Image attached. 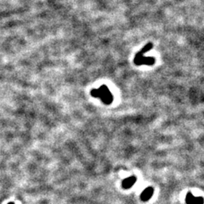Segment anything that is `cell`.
Segmentation results:
<instances>
[{
  "label": "cell",
  "mask_w": 204,
  "mask_h": 204,
  "mask_svg": "<svg viewBox=\"0 0 204 204\" xmlns=\"http://www.w3.org/2000/svg\"><path fill=\"white\" fill-rule=\"evenodd\" d=\"M154 193V189L152 187H147V189L144 190V191L141 193L140 195V199L143 202H147L148 200H150L151 198V196Z\"/></svg>",
  "instance_id": "5b68a950"
},
{
  "label": "cell",
  "mask_w": 204,
  "mask_h": 204,
  "mask_svg": "<svg viewBox=\"0 0 204 204\" xmlns=\"http://www.w3.org/2000/svg\"><path fill=\"white\" fill-rule=\"evenodd\" d=\"M91 95L95 98H100L106 105H110L113 100L112 94L106 85L100 86L98 89H93L91 91Z\"/></svg>",
  "instance_id": "6da1fadb"
},
{
  "label": "cell",
  "mask_w": 204,
  "mask_h": 204,
  "mask_svg": "<svg viewBox=\"0 0 204 204\" xmlns=\"http://www.w3.org/2000/svg\"><path fill=\"white\" fill-rule=\"evenodd\" d=\"M9 204H15V203H14V202H9Z\"/></svg>",
  "instance_id": "8992f818"
},
{
  "label": "cell",
  "mask_w": 204,
  "mask_h": 204,
  "mask_svg": "<svg viewBox=\"0 0 204 204\" xmlns=\"http://www.w3.org/2000/svg\"><path fill=\"white\" fill-rule=\"evenodd\" d=\"M136 181H137V177L135 175H132L131 177L123 180V182H122V186H123V189H129L135 185Z\"/></svg>",
  "instance_id": "277c9868"
},
{
  "label": "cell",
  "mask_w": 204,
  "mask_h": 204,
  "mask_svg": "<svg viewBox=\"0 0 204 204\" xmlns=\"http://www.w3.org/2000/svg\"><path fill=\"white\" fill-rule=\"evenodd\" d=\"M135 64L137 65H153L155 63V59L152 57H145L143 56L141 52L135 54L134 59Z\"/></svg>",
  "instance_id": "7a4b0ae2"
},
{
  "label": "cell",
  "mask_w": 204,
  "mask_h": 204,
  "mask_svg": "<svg viewBox=\"0 0 204 204\" xmlns=\"http://www.w3.org/2000/svg\"><path fill=\"white\" fill-rule=\"evenodd\" d=\"M186 204H203V198L202 196H194L191 192H188L185 197Z\"/></svg>",
  "instance_id": "3957f363"
}]
</instances>
